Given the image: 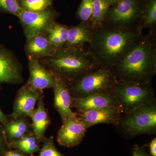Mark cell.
<instances>
[{
  "mask_svg": "<svg viewBox=\"0 0 156 156\" xmlns=\"http://www.w3.org/2000/svg\"><path fill=\"white\" fill-rule=\"evenodd\" d=\"M119 82L151 84L156 73V32L149 31L111 68Z\"/></svg>",
  "mask_w": 156,
  "mask_h": 156,
  "instance_id": "cell-1",
  "label": "cell"
},
{
  "mask_svg": "<svg viewBox=\"0 0 156 156\" xmlns=\"http://www.w3.org/2000/svg\"><path fill=\"white\" fill-rule=\"evenodd\" d=\"M141 28L122 29L103 25L93 31L87 50L100 66L116 64L142 37Z\"/></svg>",
  "mask_w": 156,
  "mask_h": 156,
  "instance_id": "cell-2",
  "label": "cell"
},
{
  "mask_svg": "<svg viewBox=\"0 0 156 156\" xmlns=\"http://www.w3.org/2000/svg\"><path fill=\"white\" fill-rule=\"evenodd\" d=\"M39 61L67 87L100 66L86 46L83 48H60L51 56Z\"/></svg>",
  "mask_w": 156,
  "mask_h": 156,
  "instance_id": "cell-3",
  "label": "cell"
},
{
  "mask_svg": "<svg viewBox=\"0 0 156 156\" xmlns=\"http://www.w3.org/2000/svg\"><path fill=\"white\" fill-rule=\"evenodd\" d=\"M118 83L110 68L100 66L67 87L72 97L83 98L100 92L113 91Z\"/></svg>",
  "mask_w": 156,
  "mask_h": 156,
  "instance_id": "cell-4",
  "label": "cell"
},
{
  "mask_svg": "<svg viewBox=\"0 0 156 156\" xmlns=\"http://www.w3.org/2000/svg\"><path fill=\"white\" fill-rule=\"evenodd\" d=\"M114 92L123 115L155 101L151 84L118 82Z\"/></svg>",
  "mask_w": 156,
  "mask_h": 156,
  "instance_id": "cell-5",
  "label": "cell"
},
{
  "mask_svg": "<svg viewBox=\"0 0 156 156\" xmlns=\"http://www.w3.org/2000/svg\"><path fill=\"white\" fill-rule=\"evenodd\" d=\"M119 126L124 133L132 137L144 134H154L156 131L155 101L123 115Z\"/></svg>",
  "mask_w": 156,
  "mask_h": 156,
  "instance_id": "cell-6",
  "label": "cell"
},
{
  "mask_svg": "<svg viewBox=\"0 0 156 156\" xmlns=\"http://www.w3.org/2000/svg\"><path fill=\"white\" fill-rule=\"evenodd\" d=\"M141 1L122 0L111 6L103 25L122 29L141 28Z\"/></svg>",
  "mask_w": 156,
  "mask_h": 156,
  "instance_id": "cell-7",
  "label": "cell"
},
{
  "mask_svg": "<svg viewBox=\"0 0 156 156\" xmlns=\"http://www.w3.org/2000/svg\"><path fill=\"white\" fill-rule=\"evenodd\" d=\"M58 15L57 12L49 8L38 12L23 10L18 18L27 39L41 34H48Z\"/></svg>",
  "mask_w": 156,
  "mask_h": 156,
  "instance_id": "cell-8",
  "label": "cell"
},
{
  "mask_svg": "<svg viewBox=\"0 0 156 156\" xmlns=\"http://www.w3.org/2000/svg\"><path fill=\"white\" fill-rule=\"evenodd\" d=\"M22 68L13 52L0 44V82L19 84L23 82Z\"/></svg>",
  "mask_w": 156,
  "mask_h": 156,
  "instance_id": "cell-9",
  "label": "cell"
},
{
  "mask_svg": "<svg viewBox=\"0 0 156 156\" xmlns=\"http://www.w3.org/2000/svg\"><path fill=\"white\" fill-rule=\"evenodd\" d=\"M83 123L76 113L69 117L62 123L57 134V142L66 147H73L81 143L87 131Z\"/></svg>",
  "mask_w": 156,
  "mask_h": 156,
  "instance_id": "cell-10",
  "label": "cell"
},
{
  "mask_svg": "<svg viewBox=\"0 0 156 156\" xmlns=\"http://www.w3.org/2000/svg\"><path fill=\"white\" fill-rule=\"evenodd\" d=\"M71 107L76 109L78 113L107 107L118 108L121 110L114 91L96 93L83 98L71 97Z\"/></svg>",
  "mask_w": 156,
  "mask_h": 156,
  "instance_id": "cell-11",
  "label": "cell"
},
{
  "mask_svg": "<svg viewBox=\"0 0 156 156\" xmlns=\"http://www.w3.org/2000/svg\"><path fill=\"white\" fill-rule=\"evenodd\" d=\"M28 68L29 78L26 84L31 89L43 92L44 89L53 88L56 85V77L41 64L39 59L28 58Z\"/></svg>",
  "mask_w": 156,
  "mask_h": 156,
  "instance_id": "cell-12",
  "label": "cell"
},
{
  "mask_svg": "<svg viewBox=\"0 0 156 156\" xmlns=\"http://www.w3.org/2000/svg\"><path fill=\"white\" fill-rule=\"evenodd\" d=\"M76 115L88 129L98 124H112L118 126L123 114L118 108L107 107L77 113Z\"/></svg>",
  "mask_w": 156,
  "mask_h": 156,
  "instance_id": "cell-13",
  "label": "cell"
},
{
  "mask_svg": "<svg viewBox=\"0 0 156 156\" xmlns=\"http://www.w3.org/2000/svg\"><path fill=\"white\" fill-rule=\"evenodd\" d=\"M43 92H37L31 89L26 84L17 91L14 101L12 112L9 117L11 119L26 116H29L40 98L43 96Z\"/></svg>",
  "mask_w": 156,
  "mask_h": 156,
  "instance_id": "cell-14",
  "label": "cell"
},
{
  "mask_svg": "<svg viewBox=\"0 0 156 156\" xmlns=\"http://www.w3.org/2000/svg\"><path fill=\"white\" fill-rule=\"evenodd\" d=\"M56 50L48 41L47 35L41 34L27 39L25 51L28 58H46L53 55Z\"/></svg>",
  "mask_w": 156,
  "mask_h": 156,
  "instance_id": "cell-15",
  "label": "cell"
},
{
  "mask_svg": "<svg viewBox=\"0 0 156 156\" xmlns=\"http://www.w3.org/2000/svg\"><path fill=\"white\" fill-rule=\"evenodd\" d=\"M29 118L31 120L33 133L39 142H43L46 138V131L51 122L48 109L45 107L43 96L40 98L37 103L36 108Z\"/></svg>",
  "mask_w": 156,
  "mask_h": 156,
  "instance_id": "cell-16",
  "label": "cell"
},
{
  "mask_svg": "<svg viewBox=\"0 0 156 156\" xmlns=\"http://www.w3.org/2000/svg\"><path fill=\"white\" fill-rule=\"evenodd\" d=\"M94 30L89 23L69 26L67 41L63 48H83L91 43Z\"/></svg>",
  "mask_w": 156,
  "mask_h": 156,
  "instance_id": "cell-17",
  "label": "cell"
},
{
  "mask_svg": "<svg viewBox=\"0 0 156 156\" xmlns=\"http://www.w3.org/2000/svg\"><path fill=\"white\" fill-rule=\"evenodd\" d=\"M53 89L54 106L60 115L63 123L68 118L76 114L72 111L71 107V96L67 86L57 79Z\"/></svg>",
  "mask_w": 156,
  "mask_h": 156,
  "instance_id": "cell-18",
  "label": "cell"
},
{
  "mask_svg": "<svg viewBox=\"0 0 156 156\" xmlns=\"http://www.w3.org/2000/svg\"><path fill=\"white\" fill-rule=\"evenodd\" d=\"M29 117L23 116L16 119H9L1 123L9 143L21 138L25 134L32 131L31 123Z\"/></svg>",
  "mask_w": 156,
  "mask_h": 156,
  "instance_id": "cell-19",
  "label": "cell"
},
{
  "mask_svg": "<svg viewBox=\"0 0 156 156\" xmlns=\"http://www.w3.org/2000/svg\"><path fill=\"white\" fill-rule=\"evenodd\" d=\"M156 0H142L140 27L143 30H156Z\"/></svg>",
  "mask_w": 156,
  "mask_h": 156,
  "instance_id": "cell-20",
  "label": "cell"
},
{
  "mask_svg": "<svg viewBox=\"0 0 156 156\" xmlns=\"http://www.w3.org/2000/svg\"><path fill=\"white\" fill-rule=\"evenodd\" d=\"M32 131L27 133L20 139L9 143L11 148L17 150L27 155H32L40 151L39 144Z\"/></svg>",
  "mask_w": 156,
  "mask_h": 156,
  "instance_id": "cell-21",
  "label": "cell"
},
{
  "mask_svg": "<svg viewBox=\"0 0 156 156\" xmlns=\"http://www.w3.org/2000/svg\"><path fill=\"white\" fill-rule=\"evenodd\" d=\"M69 26L56 22L47 34L50 44L56 50L63 48L67 41Z\"/></svg>",
  "mask_w": 156,
  "mask_h": 156,
  "instance_id": "cell-22",
  "label": "cell"
},
{
  "mask_svg": "<svg viewBox=\"0 0 156 156\" xmlns=\"http://www.w3.org/2000/svg\"><path fill=\"white\" fill-rule=\"evenodd\" d=\"M110 7L108 0H93V14L90 23L93 30L103 25Z\"/></svg>",
  "mask_w": 156,
  "mask_h": 156,
  "instance_id": "cell-23",
  "label": "cell"
},
{
  "mask_svg": "<svg viewBox=\"0 0 156 156\" xmlns=\"http://www.w3.org/2000/svg\"><path fill=\"white\" fill-rule=\"evenodd\" d=\"M52 0H20V4L23 10L38 12L45 11L51 7Z\"/></svg>",
  "mask_w": 156,
  "mask_h": 156,
  "instance_id": "cell-24",
  "label": "cell"
},
{
  "mask_svg": "<svg viewBox=\"0 0 156 156\" xmlns=\"http://www.w3.org/2000/svg\"><path fill=\"white\" fill-rule=\"evenodd\" d=\"M93 0H82L77 11L80 22L90 24L93 14Z\"/></svg>",
  "mask_w": 156,
  "mask_h": 156,
  "instance_id": "cell-25",
  "label": "cell"
},
{
  "mask_svg": "<svg viewBox=\"0 0 156 156\" xmlns=\"http://www.w3.org/2000/svg\"><path fill=\"white\" fill-rule=\"evenodd\" d=\"M23 10L18 0H0V11L18 17Z\"/></svg>",
  "mask_w": 156,
  "mask_h": 156,
  "instance_id": "cell-26",
  "label": "cell"
},
{
  "mask_svg": "<svg viewBox=\"0 0 156 156\" xmlns=\"http://www.w3.org/2000/svg\"><path fill=\"white\" fill-rule=\"evenodd\" d=\"M38 156H66L57 150L53 136L46 138Z\"/></svg>",
  "mask_w": 156,
  "mask_h": 156,
  "instance_id": "cell-27",
  "label": "cell"
},
{
  "mask_svg": "<svg viewBox=\"0 0 156 156\" xmlns=\"http://www.w3.org/2000/svg\"><path fill=\"white\" fill-rule=\"evenodd\" d=\"M9 142L6 138L2 126H0V156H4L6 152L10 150Z\"/></svg>",
  "mask_w": 156,
  "mask_h": 156,
  "instance_id": "cell-28",
  "label": "cell"
},
{
  "mask_svg": "<svg viewBox=\"0 0 156 156\" xmlns=\"http://www.w3.org/2000/svg\"><path fill=\"white\" fill-rule=\"evenodd\" d=\"M145 145L135 144L132 148V156H151L145 151Z\"/></svg>",
  "mask_w": 156,
  "mask_h": 156,
  "instance_id": "cell-29",
  "label": "cell"
},
{
  "mask_svg": "<svg viewBox=\"0 0 156 156\" xmlns=\"http://www.w3.org/2000/svg\"><path fill=\"white\" fill-rule=\"evenodd\" d=\"M4 156H27V155L17 150L10 149L6 152Z\"/></svg>",
  "mask_w": 156,
  "mask_h": 156,
  "instance_id": "cell-30",
  "label": "cell"
},
{
  "mask_svg": "<svg viewBox=\"0 0 156 156\" xmlns=\"http://www.w3.org/2000/svg\"><path fill=\"white\" fill-rule=\"evenodd\" d=\"M150 154L151 156H156V138L151 141L149 145Z\"/></svg>",
  "mask_w": 156,
  "mask_h": 156,
  "instance_id": "cell-31",
  "label": "cell"
},
{
  "mask_svg": "<svg viewBox=\"0 0 156 156\" xmlns=\"http://www.w3.org/2000/svg\"><path fill=\"white\" fill-rule=\"evenodd\" d=\"M9 116L6 115L0 109V122L2 123L9 119Z\"/></svg>",
  "mask_w": 156,
  "mask_h": 156,
  "instance_id": "cell-32",
  "label": "cell"
},
{
  "mask_svg": "<svg viewBox=\"0 0 156 156\" xmlns=\"http://www.w3.org/2000/svg\"><path fill=\"white\" fill-rule=\"evenodd\" d=\"M122 1V0H108L110 5L111 6L114 5Z\"/></svg>",
  "mask_w": 156,
  "mask_h": 156,
  "instance_id": "cell-33",
  "label": "cell"
}]
</instances>
